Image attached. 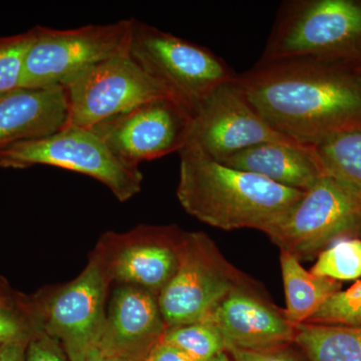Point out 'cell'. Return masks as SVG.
<instances>
[{"label": "cell", "mask_w": 361, "mask_h": 361, "mask_svg": "<svg viewBox=\"0 0 361 361\" xmlns=\"http://www.w3.org/2000/svg\"><path fill=\"white\" fill-rule=\"evenodd\" d=\"M361 63V0H291L276 21L258 63Z\"/></svg>", "instance_id": "3"}, {"label": "cell", "mask_w": 361, "mask_h": 361, "mask_svg": "<svg viewBox=\"0 0 361 361\" xmlns=\"http://www.w3.org/2000/svg\"><path fill=\"white\" fill-rule=\"evenodd\" d=\"M192 114L171 97L139 104L94 126L111 151L133 167L179 152L186 146Z\"/></svg>", "instance_id": "12"}, {"label": "cell", "mask_w": 361, "mask_h": 361, "mask_svg": "<svg viewBox=\"0 0 361 361\" xmlns=\"http://www.w3.org/2000/svg\"><path fill=\"white\" fill-rule=\"evenodd\" d=\"M264 142L300 145L278 133L259 115L237 77L214 90L192 115L187 145L219 163Z\"/></svg>", "instance_id": "11"}, {"label": "cell", "mask_w": 361, "mask_h": 361, "mask_svg": "<svg viewBox=\"0 0 361 361\" xmlns=\"http://www.w3.org/2000/svg\"><path fill=\"white\" fill-rule=\"evenodd\" d=\"M237 82L273 129L303 146L361 132V73L353 66L306 59L257 63Z\"/></svg>", "instance_id": "1"}, {"label": "cell", "mask_w": 361, "mask_h": 361, "mask_svg": "<svg viewBox=\"0 0 361 361\" xmlns=\"http://www.w3.org/2000/svg\"><path fill=\"white\" fill-rule=\"evenodd\" d=\"M68 106L63 87H20L0 96V152L18 142L39 139L68 125Z\"/></svg>", "instance_id": "16"}, {"label": "cell", "mask_w": 361, "mask_h": 361, "mask_svg": "<svg viewBox=\"0 0 361 361\" xmlns=\"http://www.w3.org/2000/svg\"><path fill=\"white\" fill-rule=\"evenodd\" d=\"M210 361H233V360L232 357H230V356L226 353V351H224V353H220V355H218Z\"/></svg>", "instance_id": "32"}, {"label": "cell", "mask_w": 361, "mask_h": 361, "mask_svg": "<svg viewBox=\"0 0 361 361\" xmlns=\"http://www.w3.org/2000/svg\"><path fill=\"white\" fill-rule=\"evenodd\" d=\"M314 148L323 174L336 180L361 203V132L338 135Z\"/></svg>", "instance_id": "20"}, {"label": "cell", "mask_w": 361, "mask_h": 361, "mask_svg": "<svg viewBox=\"0 0 361 361\" xmlns=\"http://www.w3.org/2000/svg\"><path fill=\"white\" fill-rule=\"evenodd\" d=\"M30 338L20 339L0 346V361L25 360L26 348Z\"/></svg>", "instance_id": "28"}, {"label": "cell", "mask_w": 361, "mask_h": 361, "mask_svg": "<svg viewBox=\"0 0 361 361\" xmlns=\"http://www.w3.org/2000/svg\"><path fill=\"white\" fill-rule=\"evenodd\" d=\"M280 265L286 299L285 319L293 326L307 322L330 296L341 291L338 281L315 276L289 252L281 250Z\"/></svg>", "instance_id": "18"}, {"label": "cell", "mask_w": 361, "mask_h": 361, "mask_svg": "<svg viewBox=\"0 0 361 361\" xmlns=\"http://www.w3.org/2000/svg\"><path fill=\"white\" fill-rule=\"evenodd\" d=\"M305 323L361 327V281L330 296Z\"/></svg>", "instance_id": "24"}, {"label": "cell", "mask_w": 361, "mask_h": 361, "mask_svg": "<svg viewBox=\"0 0 361 361\" xmlns=\"http://www.w3.org/2000/svg\"><path fill=\"white\" fill-rule=\"evenodd\" d=\"M63 87L68 99V125L87 129L139 104L170 97L129 52L85 68Z\"/></svg>", "instance_id": "9"}, {"label": "cell", "mask_w": 361, "mask_h": 361, "mask_svg": "<svg viewBox=\"0 0 361 361\" xmlns=\"http://www.w3.org/2000/svg\"><path fill=\"white\" fill-rule=\"evenodd\" d=\"M361 234V203L329 176L304 193L269 237L297 258L310 257L343 237Z\"/></svg>", "instance_id": "10"}, {"label": "cell", "mask_w": 361, "mask_h": 361, "mask_svg": "<svg viewBox=\"0 0 361 361\" xmlns=\"http://www.w3.org/2000/svg\"><path fill=\"white\" fill-rule=\"evenodd\" d=\"M233 361H290L282 356L271 355L265 351L242 350V349H229Z\"/></svg>", "instance_id": "29"}, {"label": "cell", "mask_w": 361, "mask_h": 361, "mask_svg": "<svg viewBox=\"0 0 361 361\" xmlns=\"http://www.w3.org/2000/svg\"><path fill=\"white\" fill-rule=\"evenodd\" d=\"M16 294L4 278L0 277V304L6 303Z\"/></svg>", "instance_id": "30"}, {"label": "cell", "mask_w": 361, "mask_h": 361, "mask_svg": "<svg viewBox=\"0 0 361 361\" xmlns=\"http://www.w3.org/2000/svg\"><path fill=\"white\" fill-rule=\"evenodd\" d=\"M310 272L338 282L357 280L361 277V240H339L320 253Z\"/></svg>", "instance_id": "22"}, {"label": "cell", "mask_w": 361, "mask_h": 361, "mask_svg": "<svg viewBox=\"0 0 361 361\" xmlns=\"http://www.w3.org/2000/svg\"><path fill=\"white\" fill-rule=\"evenodd\" d=\"M356 70H357L358 71H360V73H361V63L360 66H356Z\"/></svg>", "instance_id": "33"}, {"label": "cell", "mask_w": 361, "mask_h": 361, "mask_svg": "<svg viewBox=\"0 0 361 361\" xmlns=\"http://www.w3.org/2000/svg\"><path fill=\"white\" fill-rule=\"evenodd\" d=\"M128 52L192 115L214 90L237 77L224 59L207 47L135 18L130 23Z\"/></svg>", "instance_id": "4"}, {"label": "cell", "mask_w": 361, "mask_h": 361, "mask_svg": "<svg viewBox=\"0 0 361 361\" xmlns=\"http://www.w3.org/2000/svg\"><path fill=\"white\" fill-rule=\"evenodd\" d=\"M177 197L189 215L222 230H260L269 236L305 192L236 170L187 145L179 152Z\"/></svg>", "instance_id": "2"}, {"label": "cell", "mask_w": 361, "mask_h": 361, "mask_svg": "<svg viewBox=\"0 0 361 361\" xmlns=\"http://www.w3.org/2000/svg\"><path fill=\"white\" fill-rule=\"evenodd\" d=\"M111 285L103 259L94 249L73 281L30 296L39 329L61 343L71 361H85L97 353Z\"/></svg>", "instance_id": "5"}, {"label": "cell", "mask_w": 361, "mask_h": 361, "mask_svg": "<svg viewBox=\"0 0 361 361\" xmlns=\"http://www.w3.org/2000/svg\"><path fill=\"white\" fill-rule=\"evenodd\" d=\"M220 163L303 192L324 176L314 147L303 145L264 142L238 152Z\"/></svg>", "instance_id": "17"}, {"label": "cell", "mask_w": 361, "mask_h": 361, "mask_svg": "<svg viewBox=\"0 0 361 361\" xmlns=\"http://www.w3.org/2000/svg\"><path fill=\"white\" fill-rule=\"evenodd\" d=\"M161 341L172 344L196 361H210L226 351L224 338L210 320L167 327Z\"/></svg>", "instance_id": "21"}, {"label": "cell", "mask_w": 361, "mask_h": 361, "mask_svg": "<svg viewBox=\"0 0 361 361\" xmlns=\"http://www.w3.org/2000/svg\"><path fill=\"white\" fill-rule=\"evenodd\" d=\"M239 287L232 268L204 233H183L175 274L158 296L166 326L208 319Z\"/></svg>", "instance_id": "8"}, {"label": "cell", "mask_w": 361, "mask_h": 361, "mask_svg": "<svg viewBox=\"0 0 361 361\" xmlns=\"http://www.w3.org/2000/svg\"><path fill=\"white\" fill-rule=\"evenodd\" d=\"M33 166H51L89 176L108 188L120 202L137 196L144 180L139 167L118 158L94 130L71 125L0 152L1 168L21 170Z\"/></svg>", "instance_id": "6"}, {"label": "cell", "mask_w": 361, "mask_h": 361, "mask_svg": "<svg viewBox=\"0 0 361 361\" xmlns=\"http://www.w3.org/2000/svg\"><path fill=\"white\" fill-rule=\"evenodd\" d=\"M33 39L32 28L0 37V96L20 89L26 52Z\"/></svg>", "instance_id": "25"}, {"label": "cell", "mask_w": 361, "mask_h": 361, "mask_svg": "<svg viewBox=\"0 0 361 361\" xmlns=\"http://www.w3.org/2000/svg\"><path fill=\"white\" fill-rule=\"evenodd\" d=\"M220 330L226 351H264L294 339L295 327L255 296L237 287L208 319Z\"/></svg>", "instance_id": "15"}, {"label": "cell", "mask_w": 361, "mask_h": 361, "mask_svg": "<svg viewBox=\"0 0 361 361\" xmlns=\"http://www.w3.org/2000/svg\"><path fill=\"white\" fill-rule=\"evenodd\" d=\"M294 341L310 361H361V327L303 323Z\"/></svg>", "instance_id": "19"}, {"label": "cell", "mask_w": 361, "mask_h": 361, "mask_svg": "<svg viewBox=\"0 0 361 361\" xmlns=\"http://www.w3.org/2000/svg\"><path fill=\"white\" fill-rule=\"evenodd\" d=\"M182 235L175 227L139 226L129 232L104 233L94 249L111 283L140 287L159 296L177 270Z\"/></svg>", "instance_id": "13"}, {"label": "cell", "mask_w": 361, "mask_h": 361, "mask_svg": "<svg viewBox=\"0 0 361 361\" xmlns=\"http://www.w3.org/2000/svg\"><path fill=\"white\" fill-rule=\"evenodd\" d=\"M132 18L71 30L32 27L20 87H63L73 75L129 49Z\"/></svg>", "instance_id": "7"}, {"label": "cell", "mask_w": 361, "mask_h": 361, "mask_svg": "<svg viewBox=\"0 0 361 361\" xmlns=\"http://www.w3.org/2000/svg\"><path fill=\"white\" fill-rule=\"evenodd\" d=\"M39 329L30 296L16 292L13 298L0 304V346L30 338Z\"/></svg>", "instance_id": "23"}, {"label": "cell", "mask_w": 361, "mask_h": 361, "mask_svg": "<svg viewBox=\"0 0 361 361\" xmlns=\"http://www.w3.org/2000/svg\"><path fill=\"white\" fill-rule=\"evenodd\" d=\"M141 361H196L172 344L159 341Z\"/></svg>", "instance_id": "27"}, {"label": "cell", "mask_w": 361, "mask_h": 361, "mask_svg": "<svg viewBox=\"0 0 361 361\" xmlns=\"http://www.w3.org/2000/svg\"><path fill=\"white\" fill-rule=\"evenodd\" d=\"M166 329L158 296L140 287L116 285L109 301L97 353L141 361L161 341Z\"/></svg>", "instance_id": "14"}, {"label": "cell", "mask_w": 361, "mask_h": 361, "mask_svg": "<svg viewBox=\"0 0 361 361\" xmlns=\"http://www.w3.org/2000/svg\"><path fill=\"white\" fill-rule=\"evenodd\" d=\"M85 361H129L122 360V358L114 357V356H109L102 355V353H96L94 355L90 356V357L87 358Z\"/></svg>", "instance_id": "31"}, {"label": "cell", "mask_w": 361, "mask_h": 361, "mask_svg": "<svg viewBox=\"0 0 361 361\" xmlns=\"http://www.w3.org/2000/svg\"><path fill=\"white\" fill-rule=\"evenodd\" d=\"M23 361H71L65 349L54 337L37 330L28 341Z\"/></svg>", "instance_id": "26"}]
</instances>
